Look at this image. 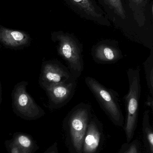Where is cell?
Listing matches in <instances>:
<instances>
[{
    "label": "cell",
    "instance_id": "6da1fadb",
    "mask_svg": "<svg viewBox=\"0 0 153 153\" xmlns=\"http://www.w3.org/2000/svg\"><path fill=\"white\" fill-rule=\"evenodd\" d=\"M92 116L90 104L81 102L75 106L65 118L63 127L70 153H81L84 138Z\"/></svg>",
    "mask_w": 153,
    "mask_h": 153
},
{
    "label": "cell",
    "instance_id": "7a4b0ae2",
    "mask_svg": "<svg viewBox=\"0 0 153 153\" xmlns=\"http://www.w3.org/2000/svg\"><path fill=\"white\" fill-rule=\"evenodd\" d=\"M85 82L101 108L117 126L123 127L125 119L117 92L102 84L97 79L87 76Z\"/></svg>",
    "mask_w": 153,
    "mask_h": 153
},
{
    "label": "cell",
    "instance_id": "3957f363",
    "mask_svg": "<svg viewBox=\"0 0 153 153\" xmlns=\"http://www.w3.org/2000/svg\"><path fill=\"white\" fill-rule=\"evenodd\" d=\"M52 40L57 44V53L66 63L70 73L77 80L84 71L82 45L73 36L62 32L53 34Z\"/></svg>",
    "mask_w": 153,
    "mask_h": 153
},
{
    "label": "cell",
    "instance_id": "277c9868",
    "mask_svg": "<svg viewBox=\"0 0 153 153\" xmlns=\"http://www.w3.org/2000/svg\"><path fill=\"white\" fill-rule=\"evenodd\" d=\"M129 83L128 93L124 97L126 107V120L124 127L127 143L134 137L137 126L139 100L141 95L140 68H130L127 71Z\"/></svg>",
    "mask_w": 153,
    "mask_h": 153
},
{
    "label": "cell",
    "instance_id": "5b68a950",
    "mask_svg": "<svg viewBox=\"0 0 153 153\" xmlns=\"http://www.w3.org/2000/svg\"><path fill=\"white\" fill-rule=\"evenodd\" d=\"M28 85V82L23 81L14 86L11 94L12 108L19 116L31 119L44 115L45 112L27 92Z\"/></svg>",
    "mask_w": 153,
    "mask_h": 153
},
{
    "label": "cell",
    "instance_id": "8992f818",
    "mask_svg": "<svg viewBox=\"0 0 153 153\" xmlns=\"http://www.w3.org/2000/svg\"><path fill=\"white\" fill-rule=\"evenodd\" d=\"M77 86V79L74 77L63 82L52 84L44 90L49 99V106L52 109H59L72 100Z\"/></svg>",
    "mask_w": 153,
    "mask_h": 153
},
{
    "label": "cell",
    "instance_id": "52a82bcc",
    "mask_svg": "<svg viewBox=\"0 0 153 153\" xmlns=\"http://www.w3.org/2000/svg\"><path fill=\"white\" fill-rule=\"evenodd\" d=\"M72 77L67 67L59 61L49 60L42 63L39 82L45 89L49 85L66 82Z\"/></svg>",
    "mask_w": 153,
    "mask_h": 153
},
{
    "label": "cell",
    "instance_id": "ba28073f",
    "mask_svg": "<svg viewBox=\"0 0 153 153\" xmlns=\"http://www.w3.org/2000/svg\"><path fill=\"white\" fill-rule=\"evenodd\" d=\"M91 55L94 62L100 64L115 63L123 57L118 43L115 40L98 42L92 48Z\"/></svg>",
    "mask_w": 153,
    "mask_h": 153
},
{
    "label": "cell",
    "instance_id": "9c48e42d",
    "mask_svg": "<svg viewBox=\"0 0 153 153\" xmlns=\"http://www.w3.org/2000/svg\"><path fill=\"white\" fill-rule=\"evenodd\" d=\"M104 141L103 126L95 116H92L84 138L81 153H98Z\"/></svg>",
    "mask_w": 153,
    "mask_h": 153
},
{
    "label": "cell",
    "instance_id": "30bf717a",
    "mask_svg": "<svg viewBox=\"0 0 153 153\" xmlns=\"http://www.w3.org/2000/svg\"><path fill=\"white\" fill-rule=\"evenodd\" d=\"M0 42L7 47L19 49L29 45L31 38L23 31L0 27Z\"/></svg>",
    "mask_w": 153,
    "mask_h": 153
},
{
    "label": "cell",
    "instance_id": "8fae6325",
    "mask_svg": "<svg viewBox=\"0 0 153 153\" xmlns=\"http://www.w3.org/2000/svg\"><path fill=\"white\" fill-rule=\"evenodd\" d=\"M142 130L145 153H153V129L150 120V111L144 112Z\"/></svg>",
    "mask_w": 153,
    "mask_h": 153
},
{
    "label": "cell",
    "instance_id": "7c38bea8",
    "mask_svg": "<svg viewBox=\"0 0 153 153\" xmlns=\"http://www.w3.org/2000/svg\"><path fill=\"white\" fill-rule=\"evenodd\" d=\"M71 2L80 10L88 15L94 18H100L98 13L90 0H70Z\"/></svg>",
    "mask_w": 153,
    "mask_h": 153
},
{
    "label": "cell",
    "instance_id": "4fadbf2b",
    "mask_svg": "<svg viewBox=\"0 0 153 153\" xmlns=\"http://www.w3.org/2000/svg\"><path fill=\"white\" fill-rule=\"evenodd\" d=\"M147 85L152 96L153 94V52L151 50L150 56L143 64Z\"/></svg>",
    "mask_w": 153,
    "mask_h": 153
},
{
    "label": "cell",
    "instance_id": "5bb4252c",
    "mask_svg": "<svg viewBox=\"0 0 153 153\" xmlns=\"http://www.w3.org/2000/svg\"><path fill=\"white\" fill-rule=\"evenodd\" d=\"M117 153H142L140 142L137 139L123 144Z\"/></svg>",
    "mask_w": 153,
    "mask_h": 153
},
{
    "label": "cell",
    "instance_id": "9a60e30c",
    "mask_svg": "<svg viewBox=\"0 0 153 153\" xmlns=\"http://www.w3.org/2000/svg\"><path fill=\"white\" fill-rule=\"evenodd\" d=\"M109 6L122 19L126 17L125 12L123 8L121 0H106Z\"/></svg>",
    "mask_w": 153,
    "mask_h": 153
},
{
    "label": "cell",
    "instance_id": "2e32d148",
    "mask_svg": "<svg viewBox=\"0 0 153 153\" xmlns=\"http://www.w3.org/2000/svg\"><path fill=\"white\" fill-rule=\"evenodd\" d=\"M19 143L23 147H28L30 146L31 142L29 139L24 136H21L19 138Z\"/></svg>",
    "mask_w": 153,
    "mask_h": 153
},
{
    "label": "cell",
    "instance_id": "e0dca14e",
    "mask_svg": "<svg viewBox=\"0 0 153 153\" xmlns=\"http://www.w3.org/2000/svg\"><path fill=\"white\" fill-rule=\"evenodd\" d=\"M153 96H152V95H148L147 101H146V104L148 106L151 107L152 110H153Z\"/></svg>",
    "mask_w": 153,
    "mask_h": 153
},
{
    "label": "cell",
    "instance_id": "ac0fdd59",
    "mask_svg": "<svg viewBox=\"0 0 153 153\" xmlns=\"http://www.w3.org/2000/svg\"><path fill=\"white\" fill-rule=\"evenodd\" d=\"M2 100V90H1V81H0V109H1V104Z\"/></svg>",
    "mask_w": 153,
    "mask_h": 153
},
{
    "label": "cell",
    "instance_id": "d6986e66",
    "mask_svg": "<svg viewBox=\"0 0 153 153\" xmlns=\"http://www.w3.org/2000/svg\"><path fill=\"white\" fill-rule=\"evenodd\" d=\"M134 1L135 2L139 3L142 2L143 0H134Z\"/></svg>",
    "mask_w": 153,
    "mask_h": 153
}]
</instances>
